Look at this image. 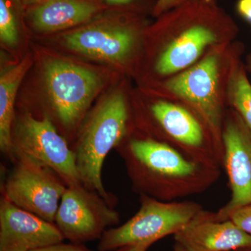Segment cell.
I'll return each mask as SVG.
<instances>
[{
    "instance_id": "obj_20",
    "label": "cell",
    "mask_w": 251,
    "mask_h": 251,
    "mask_svg": "<svg viewBox=\"0 0 251 251\" xmlns=\"http://www.w3.org/2000/svg\"><path fill=\"white\" fill-rule=\"evenodd\" d=\"M186 1V0H157L153 7V14L156 16H159L168 10L184 4Z\"/></svg>"
},
{
    "instance_id": "obj_28",
    "label": "cell",
    "mask_w": 251,
    "mask_h": 251,
    "mask_svg": "<svg viewBox=\"0 0 251 251\" xmlns=\"http://www.w3.org/2000/svg\"><path fill=\"white\" fill-rule=\"evenodd\" d=\"M83 251H90L86 250V249H85V250H84Z\"/></svg>"
},
{
    "instance_id": "obj_9",
    "label": "cell",
    "mask_w": 251,
    "mask_h": 251,
    "mask_svg": "<svg viewBox=\"0 0 251 251\" xmlns=\"http://www.w3.org/2000/svg\"><path fill=\"white\" fill-rule=\"evenodd\" d=\"M66 46L91 58L120 62L131 53L138 37L133 20L121 15L98 16L64 36Z\"/></svg>"
},
{
    "instance_id": "obj_18",
    "label": "cell",
    "mask_w": 251,
    "mask_h": 251,
    "mask_svg": "<svg viewBox=\"0 0 251 251\" xmlns=\"http://www.w3.org/2000/svg\"><path fill=\"white\" fill-rule=\"evenodd\" d=\"M18 21L16 10L10 0H0V38L9 46L18 42Z\"/></svg>"
},
{
    "instance_id": "obj_1",
    "label": "cell",
    "mask_w": 251,
    "mask_h": 251,
    "mask_svg": "<svg viewBox=\"0 0 251 251\" xmlns=\"http://www.w3.org/2000/svg\"><path fill=\"white\" fill-rule=\"evenodd\" d=\"M123 157L140 195L167 202L204 192L221 175V169L193 161L152 138L132 139Z\"/></svg>"
},
{
    "instance_id": "obj_26",
    "label": "cell",
    "mask_w": 251,
    "mask_h": 251,
    "mask_svg": "<svg viewBox=\"0 0 251 251\" xmlns=\"http://www.w3.org/2000/svg\"><path fill=\"white\" fill-rule=\"evenodd\" d=\"M232 251H251V247L244 248V249H237Z\"/></svg>"
},
{
    "instance_id": "obj_6",
    "label": "cell",
    "mask_w": 251,
    "mask_h": 251,
    "mask_svg": "<svg viewBox=\"0 0 251 251\" xmlns=\"http://www.w3.org/2000/svg\"><path fill=\"white\" fill-rule=\"evenodd\" d=\"M44 75L56 115L65 128L72 129L98 93L101 80L92 71L62 60L48 62Z\"/></svg>"
},
{
    "instance_id": "obj_27",
    "label": "cell",
    "mask_w": 251,
    "mask_h": 251,
    "mask_svg": "<svg viewBox=\"0 0 251 251\" xmlns=\"http://www.w3.org/2000/svg\"><path fill=\"white\" fill-rule=\"evenodd\" d=\"M189 1H197V0H189Z\"/></svg>"
},
{
    "instance_id": "obj_11",
    "label": "cell",
    "mask_w": 251,
    "mask_h": 251,
    "mask_svg": "<svg viewBox=\"0 0 251 251\" xmlns=\"http://www.w3.org/2000/svg\"><path fill=\"white\" fill-rule=\"evenodd\" d=\"M166 87L192 107L223 146L222 108L218 94L219 58L208 55L194 67L166 82Z\"/></svg>"
},
{
    "instance_id": "obj_4",
    "label": "cell",
    "mask_w": 251,
    "mask_h": 251,
    "mask_svg": "<svg viewBox=\"0 0 251 251\" xmlns=\"http://www.w3.org/2000/svg\"><path fill=\"white\" fill-rule=\"evenodd\" d=\"M4 196L15 205L54 224L67 186L49 167L24 155H15Z\"/></svg>"
},
{
    "instance_id": "obj_24",
    "label": "cell",
    "mask_w": 251,
    "mask_h": 251,
    "mask_svg": "<svg viewBox=\"0 0 251 251\" xmlns=\"http://www.w3.org/2000/svg\"><path fill=\"white\" fill-rule=\"evenodd\" d=\"M18 4L23 7L29 8L34 7V6H37V5L42 4L45 2L47 0H16Z\"/></svg>"
},
{
    "instance_id": "obj_2",
    "label": "cell",
    "mask_w": 251,
    "mask_h": 251,
    "mask_svg": "<svg viewBox=\"0 0 251 251\" xmlns=\"http://www.w3.org/2000/svg\"><path fill=\"white\" fill-rule=\"evenodd\" d=\"M128 117L123 94L107 96L86 119L74 150L82 184L110 202L112 197L104 188L102 169L109 152L126 135Z\"/></svg>"
},
{
    "instance_id": "obj_22",
    "label": "cell",
    "mask_w": 251,
    "mask_h": 251,
    "mask_svg": "<svg viewBox=\"0 0 251 251\" xmlns=\"http://www.w3.org/2000/svg\"><path fill=\"white\" fill-rule=\"evenodd\" d=\"M238 11L242 16L251 22V0H239Z\"/></svg>"
},
{
    "instance_id": "obj_15",
    "label": "cell",
    "mask_w": 251,
    "mask_h": 251,
    "mask_svg": "<svg viewBox=\"0 0 251 251\" xmlns=\"http://www.w3.org/2000/svg\"><path fill=\"white\" fill-rule=\"evenodd\" d=\"M105 9L99 0H47L28 9L27 16L36 30L51 32L87 24Z\"/></svg>"
},
{
    "instance_id": "obj_23",
    "label": "cell",
    "mask_w": 251,
    "mask_h": 251,
    "mask_svg": "<svg viewBox=\"0 0 251 251\" xmlns=\"http://www.w3.org/2000/svg\"><path fill=\"white\" fill-rule=\"evenodd\" d=\"M104 4L111 6H124L133 4L137 0H99Z\"/></svg>"
},
{
    "instance_id": "obj_10",
    "label": "cell",
    "mask_w": 251,
    "mask_h": 251,
    "mask_svg": "<svg viewBox=\"0 0 251 251\" xmlns=\"http://www.w3.org/2000/svg\"><path fill=\"white\" fill-rule=\"evenodd\" d=\"M210 1L186 0L179 5L186 28L158 59L156 69L159 74L168 75L191 65L206 46L217 40L211 23L221 14Z\"/></svg>"
},
{
    "instance_id": "obj_14",
    "label": "cell",
    "mask_w": 251,
    "mask_h": 251,
    "mask_svg": "<svg viewBox=\"0 0 251 251\" xmlns=\"http://www.w3.org/2000/svg\"><path fill=\"white\" fill-rule=\"evenodd\" d=\"M174 251H232L251 247V235L231 220L220 221L202 209L174 234Z\"/></svg>"
},
{
    "instance_id": "obj_21",
    "label": "cell",
    "mask_w": 251,
    "mask_h": 251,
    "mask_svg": "<svg viewBox=\"0 0 251 251\" xmlns=\"http://www.w3.org/2000/svg\"><path fill=\"white\" fill-rule=\"evenodd\" d=\"M85 249L77 247L75 245L63 244L62 243H59V244H53V245L42 248V249L34 251H83Z\"/></svg>"
},
{
    "instance_id": "obj_3",
    "label": "cell",
    "mask_w": 251,
    "mask_h": 251,
    "mask_svg": "<svg viewBox=\"0 0 251 251\" xmlns=\"http://www.w3.org/2000/svg\"><path fill=\"white\" fill-rule=\"evenodd\" d=\"M202 209L201 204L192 201L167 202L140 195L139 210L125 224L105 230L99 242V251L135 245L151 247L179 232Z\"/></svg>"
},
{
    "instance_id": "obj_17",
    "label": "cell",
    "mask_w": 251,
    "mask_h": 251,
    "mask_svg": "<svg viewBox=\"0 0 251 251\" xmlns=\"http://www.w3.org/2000/svg\"><path fill=\"white\" fill-rule=\"evenodd\" d=\"M229 94L231 103L251 131V85L240 69L231 77Z\"/></svg>"
},
{
    "instance_id": "obj_8",
    "label": "cell",
    "mask_w": 251,
    "mask_h": 251,
    "mask_svg": "<svg viewBox=\"0 0 251 251\" xmlns=\"http://www.w3.org/2000/svg\"><path fill=\"white\" fill-rule=\"evenodd\" d=\"M150 111L168 138L167 144L193 161L217 169L223 167L224 150L208 136L206 130L211 131L204 128L202 120L184 107L163 100L153 104Z\"/></svg>"
},
{
    "instance_id": "obj_25",
    "label": "cell",
    "mask_w": 251,
    "mask_h": 251,
    "mask_svg": "<svg viewBox=\"0 0 251 251\" xmlns=\"http://www.w3.org/2000/svg\"><path fill=\"white\" fill-rule=\"evenodd\" d=\"M150 247L147 245L129 246L119 249L117 251H147Z\"/></svg>"
},
{
    "instance_id": "obj_5",
    "label": "cell",
    "mask_w": 251,
    "mask_h": 251,
    "mask_svg": "<svg viewBox=\"0 0 251 251\" xmlns=\"http://www.w3.org/2000/svg\"><path fill=\"white\" fill-rule=\"evenodd\" d=\"M24 155L57 173L67 186L82 184L74 150L45 116L36 119L23 115L12 133V157Z\"/></svg>"
},
{
    "instance_id": "obj_19",
    "label": "cell",
    "mask_w": 251,
    "mask_h": 251,
    "mask_svg": "<svg viewBox=\"0 0 251 251\" xmlns=\"http://www.w3.org/2000/svg\"><path fill=\"white\" fill-rule=\"evenodd\" d=\"M239 228L251 235V204L239 208L229 216Z\"/></svg>"
},
{
    "instance_id": "obj_12",
    "label": "cell",
    "mask_w": 251,
    "mask_h": 251,
    "mask_svg": "<svg viewBox=\"0 0 251 251\" xmlns=\"http://www.w3.org/2000/svg\"><path fill=\"white\" fill-rule=\"evenodd\" d=\"M223 167L229 180L228 202L215 212L217 221L228 220L239 208L251 204V131L239 115L225 124L222 131Z\"/></svg>"
},
{
    "instance_id": "obj_13",
    "label": "cell",
    "mask_w": 251,
    "mask_h": 251,
    "mask_svg": "<svg viewBox=\"0 0 251 251\" xmlns=\"http://www.w3.org/2000/svg\"><path fill=\"white\" fill-rule=\"evenodd\" d=\"M64 237L58 227L10 202H0V251H34L59 244Z\"/></svg>"
},
{
    "instance_id": "obj_7",
    "label": "cell",
    "mask_w": 251,
    "mask_h": 251,
    "mask_svg": "<svg viewBox=\"0 0 251 251\" xmlns=\"http://www.w3.org/2000/svg\"><path fill=\"white\" fill-rule=\"evenodd\" d=\"M98 193L82 184L68 186L54 224L64 239L81 243L101 238L105 228L118 224L120 216Z\"/></svg>"
},
{
    "instance_id": "obj_16",
    "label": "cell",
    "mask_w": 251,
    "mask_h": 251,
    "mask_svg": "<svg viewBox=\"0 0 251 251\" xmlns=\"http://www.w3.org/2000/svg\"><path fill=\"white\" fill-rule=\"evenodd\" d=\"M31 65L30 57H25L1 73L0 77V148L10 157H12L15 99L18 87Z\"/></svg>"
}]
</instances>
